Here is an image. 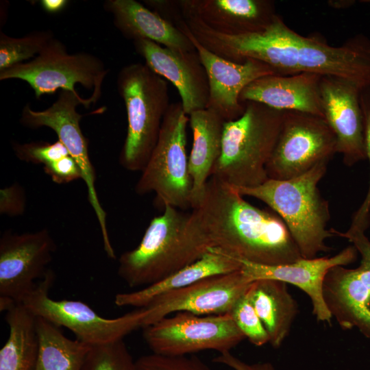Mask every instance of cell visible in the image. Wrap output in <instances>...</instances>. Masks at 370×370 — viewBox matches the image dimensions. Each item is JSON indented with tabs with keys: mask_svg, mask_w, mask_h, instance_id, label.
<instances>
[{
	"mask_svg": "<svg viewBox=\"0 0 370 370\" xmlns=\"http://www.w3.org/2000/svg\"><path fill=\"white\" fill-rule=\"evenodd\" d=\"M67 0H41L40 5L42 9L48 14H58L63 11L69 5Z\"/></svg>",
	"mask_w": 370,
	"mask_h": 370,
	"instance_id": "cell-37",
	"label": "cell"
},
{
	"mask_svg": "<svg viewBox=\"0 0 370 370\" xmlns=\"http://www.w3.org/2000/svg\"><path fill=\"white\" fill-rule=\"evenodd\" d=\"M9 334L0 349V370H34L38 350L36 317L23 304L5 310Z\"/></svg>",
	"mask_w": 370,
	"mask_h": 370,
	"instance_id": "cell-26",
	"label": "cell"
},
{
	"mask_svg": "<svg viewBox=\"0 0 370 370\" xmlns=\"http://www.w3.org/2000/svg\"><path fill=\"white\" fill-rule=\"evenodd\" d=\"M116 86L127 120L119 163L128 171H142L158 142L171 105L168 84L145 64L136 62L120 70Z\"/></svg>",
	"mask_w": 370,
	"mask_h": 370,
	"instance_id": "cell-6",
	"label": "cell"
},
{
	"mask_svg": "<svg viewBox=\"0 0 370 370\" xmlns=\"http://www.w3.org/2000/svg\"><path fill=\"white\" fill-rule=\"evenodd\" d=\"M82 370H137L123 339L91 346Z\"/></svg>",
	"mask_w": 370,
	"mask_h": 370,
	"instance_id": "cell-29",
	"label": "cell"
},
{
	"mask_svg": "<svg viewBox=\"0 0 370 370\" xmlns=\"http://www.w3.org/2000/svg\"><path fill=\"white\" fill-rule=\"evenodd\" d=\"M212 29L227 34L257 32L278 14L270 0H179Z\"/></svg>",
	"mask_w": 370,
	"mask_h": 370,
	"instance_id": "cell-21",
	"label": "cell"
},
{
	"mask_svg": "<svg viewBox=\"0 0 370 370\" xmlns=\"http://www.w3.org/2000/svg\"><path fill=\"white\" fill-rule=\"evenodd\" d=\"M55 36L52 30L30 32L14 38L0 32V72L12 66L33 60L49 45Z\"/></svg>",
	"mask_w": 370,
	"mask_h": 370,
	"instance_id": "cell-28",
	"label": "cell"
},
{
	"mask_svg": "<svg viewBox=\"0 0 370 370\" xmlns=\"http://www.w3.org/2000/svg\"><path fill=\"white\" fill-rule=\"evenodd\" d=\"M188 214L166 205L141 241L119 259L118 275L130 288H143L170 276L199 259L206 249L188 231Z\"/></svg>",
	"mask_w": 370,
	"mask_h": 370,
	"instance_id": "cell-4",
	"label": "cell"
},
{
	"mask_svg": "<svg viewBox=\"0 0 370 370\" xmlns=\"http://www.w3.org/2000/svg\"><path fill=\"white\" fill-rule=\"evenodd\" d=\"M36 317L38 350L34 370H82L91 346L69 338L60 327Z\"/></svg>",
	"mask_w": 370,
	"mask_h": 370,
	"instance_id": "cell-27",
	"label": "cell"
},
{
	"mask_svg": "<svg viewBox=\"0 0 370 370\" xmlns=\"http://www.w3.org/2000/svg\"><path fill=\"white\" fill-rule=\"evenodd\" d=\"M188 123L182 103H171L158 142L135 186L137 194L155 193L163 207L169 205L181 210L191 208L193 184L186 151Z\"/></svg>",
	"mask_w": 370,
	"mask_h": 370,
	"instance_id": "cell-7",
	"label": "cell"
},
{
	"mask_svg": "<svg viewBox=\"0 0 370 370\" xmlns=\"http://www.w3.org/2000/svg\"><path fill=\"white\" fill-rule=\"evenodd\" d=\"M43 169L55 183L59 184L82 179L81 170L71 156H65L44 166Z\"/></svg>",
	"mask_w": 370,
	"mask_h": 370,
	"instance_id": "cell-35",
	"label": "cell"
},
{
	"mask_svg": "<svg viewBox=\"0 0 370 370\" xmlns=\"http://www.w3.org/2000/svg\"><path fill=\"white\" fill-rule=\"evenodd\" d=\"M361 2H363V3H370V0H362V1H360Z\"/></svg>",
	"mask_w": 370,
	"mask_h": 370,
	"instance_id": "cell-39",
	"label": "cell"
},
{
	"mask_svg": "<svg viewBox=\"0 0 370 370\" xmlns=\"http://www.w3.org/2000/svg\"><path fill=\"white\" fill-rule=\"evenodd\" d=\"M16 156L25 162L42 164L43 166L65 156H70L67 149L58 140L53 143L45 141L13 144Z\"/></svg>",
	"mask_w": 370,
	"mask_h": 370,
	"instance_id": "cell-31",
	"label": "cell"
},
{
	"mask_svg": "<svg viewBox=\"0 0 370 370\" xmlns=\"http://www.w3.org/2000/svg\"><path fill=\"white\" fill-rule=\"evenodd\" d=\"M187 228L208 250L213 248L235 259L279 265L302 258L278 215L251 205L233 187L212 177L188 214Z\"/></svg>",
	"mask_w": 370,
	"mask_h": 370,
	"instance_id": "cell-2",
	"label": "cell"
},
{
	"mask_svg": "<svg viewBox=\"0 0 370 370\" xmlns=\"http://www.w3.org/2000/svg\"><path fill=\"white\" fill-rule=\"evenodd\" d=\"M108 73L103 61L86 52L69 53L65 45L54 38L34 59L12 66L0 72V80L16 79L27 82L35 97L57 90L77 93L75 86L79 84L99 99L103 82Z\"/></svg>",
	"mask_w": 370,
	"mask_h": 370,
	"instance_id": "cell-9",
	"label": "cell"
},
{
	"mask_svg": "<svg viewBox=\"0 0 370 370\" xmlns=\"http://www.w3.org/2000/svg\"><path fill=\"white\" fill-rule=\"evenodd\" d=\"M26 195L23 188L18 183L0 190V213L10 217L24 214Z\"/></svg>",
	"mask_w": 370,
	"mask_h": 370,
	"instance_id": "cell-34",
	"label": "cell"
},
{
	"mask_svg": "<svg viewBox=\"0 0 370 370\" xmlns=\"http://www.w3.org/2000/svg\"><path fill=\"white\" fill-rule=\"evenodd\" d=\"M137 370H212L196 356H169L151 354L136 361Z\"/></svg>",
	"mask_w": 370,
	"mask_h": 370,
	"instance_id": "cell-33",
	"label": "cell"
},
{
	"mask_svg": "<svg viewBox=\"0 0 370 370\" xmlns=\"http://www.w3.org/2000/svg\"><path fill=\"white\" fill-rule=\"evenodd\" d=\"M356 3L354 0H330L328 4L334 9H346L352 7Z\"/></svg>",
	"mask_w": 370,
	"mask_h": 370,
	"instance_id": "cell-38",
	"label": "cell"
},
{
	"mask_svg": "<svg viewBox=\"0 0 370 370\" xmlns=\"http://www.w3.org/2000/svg\"><path fill=\"white\" fill-rule=\"evenodd\" d=\"M243 103V114L224 123L221 155L210 176L232 187H254L269 179L266 166L284 113L258 102Z\"/></svg>",
	"mask_w": 370,
	"mask_h": 370,
	"instance_id": "cell-5",
	"label": "cell"
},
{
	"mask_svg": "<svg viewBox=\"0 0 370 370\" xmlns=\"http://www.w3.org/2000/svg\"><path fill=\"white\" fill-rule=\"evenodd\" d=\"M191 32L207 49L234 62L253 59L267 64L278 75L311 73L345 79L361 90L370 86V38L362 34L332 46L321 36L299 34L278 14L257 32L223 34L201 20L193 23Z\"/></svg>",
	"mask_w": 370,
	"mask_h": 370,
	"instance_id": "cell-1",
	"label": "cell"
},
{
	"mask_svg": "<svg viewBox=\"0 0 370 370\" xmlns=\"http://www.w3.org/2000/svg\"><path fill=\"white\" fill-rule=\"evenodd\" d=\"M143 338L156 354L186 356L205 350H230L245 336L230 313L197 315L178 312L143 328Z\"/></svg>",
	"mask_w": 370,
	"mask_h": 370,
	"instance_id": "cell-11",
	"label": "cell"
},
{
	"mask_svg": "<svg viewBox=\"0 0 370 370\" xmlns=\"http://www.w3.org/2000/svg\"><path fill=\"white\" fill-rule=\"evenodd\" d=\"M251 282L240 269L208 277L184 288L161 295L146 306L149 313L144 319L143 328L173 312H188L197 315L230 313Z\"/></svg>",
	"mask_w": 370,
	"mask_h": 370,
	"instance_id": "cell-16",
	"label": "cell"
},
{
	"mask_svg": "<svg viewBox=\"0 0 370 370\" xmlns=\"http://www.w3.org/2000/svg\"><path fill=\"white\" fill-rule=\"evenodd\" d=\"M328 162H320L291 179H268L254 187H233L241 195L258 199L275 211L304 258L328 251L325 240L335 236L333 229H327L330 219L329 203L318 188Z\"/></svg>",
	"mask_w": 370,
	"mask_h": 370,
	"instance_id": "cell-3",
	"label": "cell"
},
{
	"mask_svg": "<svg viewBox=\"0 0 370 370\" xmlns=\"http://www.w3.org/2000/svg\"><path fill=\"white\" fill-rule=\"evenodd\" d=\"M241 267L239 260L210 248L197 261L162 280L140 290L116 294L114 303L119 307H146L161 295L184 288L208 277L238 271Z\"/></svg>",
	"mask_w": 370,
	"mask_h": 370,
	"instance_id": "cell-24",
	"label": "cell"
},
{
	"mask_svg": "<svg viewBox=\"0 0 370 370\" xmlns=\"http://www.w3.org/2000/svg\"><path fill=\"white\" fill-rule=\"evenodd\" d=\"M188 117L193 136L188 156V169L193 184L192 209L201 199L212 169L221 155L225 121L208 108L195 111Z\"/></svg>",
	"mask_w": 370,
	"mask_h": 370,
	"instance_id": "cell-23",
	"label": "cell"
},
{
	"mask_svg": "<svg viewBox=\"0 0 370 370\" xmlns=\"http://www.w3.org/2000/svg\"><path fill=\"white\" fill-rule=\"evenodd\" d=\"M337 153L334 134L322 117L284 111L280 132L266 166L269 179L301 175Z\"/></svg>",
	"mask_w": 370,
	"mask_h": 370,
	"instance_id": "cell-12",
	"label": "cell"
},
{
	"mask_svg": "<svg viewBox=\"0 0 370 370\" xmlns=\"http://www.w3.org/2000/svg\"><path fill=\"white\" fill-rule=\"evenodd\" d=\"M97 101L92 95L84 99L78 93L61 90L57 99L45 110H34L29 104L25 105L20 122L32 129L47 127L53 130L75 160L87 187L88 201L100 226L104 250L108 258L114 259L116 254L108 232L106 212L99 202L95 187L96 172L88 153V140L80 127V121L84 115L77 111L79 105L88 108Z\"/></svg>",
	"mask_w": 370,
	"mask_h": 370,
	"instance_id": "cell-10",
	"label": "cell"
},
{
	"mask_svg": "<svg viewBox=\"0 0 370 370\" xmlns=\"http://www.w3.org/2000/svg\"><path fill=\"white\" fill-rule=\"evenodd\" d=\"M104 8L112 14L117 29L127 39H147L177 50L195 49L177 27L136 0H108Z\"/></svg>",
	"mask_w": 370,
	"mask_h": 370,
	"instance_id": "cell-22",
	"label": "cell"
},
{
	"mask_svg": "<svg viewBox=\"0 0 370 370\" xmlns=\"http://www.w3.org/2000/svg\"><path fill=\"white\" fill-rule=\"evenodd\" d=\"M247 292L238 299L230 313L245 338L253 345L260 347L269 343V336Z\"/></svg>",
	"mask_w": 370,
	"mask_h": 370,
	"instance_id": "cell-30",
	"label": "cell"
},
{
	"mask_svg": "<svg viewBox=\"0 0 370 370\" xmlns=\"http://www.w3.org/2000/svg\"><path fill=\"white\" fill-rule=\"evenodd\" d=\"M322 75L301 73L260 77L241 92L243 103L258 102L280 111H295L323 118L320 92Z\"/></svg>",
	"mask_w": 370,
	"mask_h": 370,
	"instance_id": "cell-20",
	"label": "cell"
},
{
	"mask_svg": "<svg viewBox=\"0 0 370 370\" xmlns=\"http://www.w3.org/2000/svg\"><path fill=\"white\" fill-rule=\"evenodd\" d=\"M247 296L269 336V343L279 348L290 333L298 312L297 301L286 284L271 279L251 282Z\"/></svg>",
	"mask_w": 370,
	"mask_h": 370,
	"instance_id": "cell-25",
	"label": "cell"
},
{
	"mask_svg": "<svg viewBox=\"0 0 370 370\" xmlns=\"http://www.w3.org/2000/svg\"><path fill=\"white\" fill-rule=\"evenodd\" d=\"M166 20L182 31L193 42L206 69L209 84L207 108L217 113L224 121L239 118L245 104L239 100L243 90L255 79L276 74L267 64L248 59L242 63L225 60L211 52L191 34L186 24L175 16Z\"/></svg>",
	"mask_w": 370,
	"mask_h": 370,
	"instance_id": "cell-15",
	"label": "cell"
},
{
	"mask_svg": "<svg viewBox=\"0 0 370 370\" xmlns=\"http://www.w3.org/2000/svg\"><path fill=\"white\" fill-rule=\"evenodd\" d=\"M213 362L223 365L233 370H276L269 362L249 364L234 356L230 352L219 353Z\"/></svg>",
	"mask_w": 370,
	"mask_h": 370,
	"instance_id": "cell-36",
	"label": "cell"
},
{
	"mask_svg": "<svg viewBox=\"0 0 370 370\" xmlns=\"http://www.w3.org/2000/svg\"><path fill=\"white\" fill-rule=\"evenodd\" d=\"M360 103L363 116L366 158L370 165V86L360 93ZM370 223V175L368 190L360 208L354 213L350 228L366 231Z\"/></svg>",
	"mask_w": 370,
	"mask_h": 370,
	"instance_id": "cell-32",
	"label": "cell"
},
{
	"mask_svg": "<svg viewBox=\"0 0 370 370\" xmlns=\"http://www.w3.org/2000/svg\"><path fill=\"white\" fill-rule=\"evenodd\" d=\"M54 279L53 272L49 269L22 304L36 317L71 330L81 342L90 346L105 344L123 339L135 330L143 328L149 313L147 307L119 317L105 318L81 301L51 298L49 290Z\"/></svg>",
	"mask_w": 370,
	"mask_h": 370,
	"instance_id": "cell-8",
	"label": "cell"
},
{
	"mask_svg": "<svg viewBox=\"0 0 370 370\" xmlns=\"http://www.w3.org/2000/svg\"><path fill=\"white\" fill-rule=\"evenodd\" d=\"M365 232L352 228L345 232L335 230L336 236L352 243L361 260L356 269L331 268L323 282V294L332 317L342 329L356 328L370 339V241Z\"/></svg>",
	"mask_w": 370,
	"mask_h": 370,
	"instance_id": "cell-13",
	"label": "cell"
},
{
	"mask_svg": "<svg viewBox=\"0 0 370 370\" xmlns=\"http://www.w3.org/2000/svg\"><path fill=\"white\" fill-rule=\"evenodd\" d=\"M357 254L355 247L350 245L331 257L301 258L285 264L264 265L237 260L242 264L241 271L251 282L260 279H271L299 288L310 297L312 314L317 320L330 323L332 317L323 294L325 275L335 266H346L354 262Z\"/></svg>",
	"mask_w": 370,
	"mask_h": 370,
	"instance_id": "cell-19",
	"label": "cell"
},
{
	"mask_svg": "<svg viewBox=\"0 0 370 370\" xmlns=\"http://www.w3.org/2000/svg\"><path fill=\"white\" fill-rule=\"evenodd\" d=\"M56 244L46 228L3 233L0 238V310L22 304L47 271Z\"/></svg>",
	"mask_w": 370,
	"mask_h": 370,
	"instance_id": "cell-14",
	"label": "cell"
},
{
	"mask_svg": "<svg viewBox=\"0 0 370 370\" xmlns=\"http://www.w3.org/2000/svg\"><path fill=\"white\" fill-rule=\"evenodd\" d=\"M136 52L154 73L177 88L186 114L206 109L209 84L206 69L196 50L168 48L147 39L133 41Z\"/></svg>",
	"mask_w": 370,
	"mask_h": 370,
	"instance_id": "cell-17",
	"label": "cell"
},
{
	"mask_svg": "<svg viewBox=\"0 0 370 370\" xmlns=\"http://www.w3.org/2000/svg\"><path fill=\"white\" fill-rule=\"evenodd\" d=\"M360 91L352 82L341 78H321L323 119L336 136L337 153L348 166L367 159Z\"/></svg>",
	"mask_w": 370,
	"mask_h": 370,
	"instance_id": "cell-18",
	"label": "cell"
}]
</instances>
